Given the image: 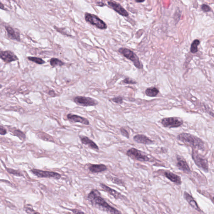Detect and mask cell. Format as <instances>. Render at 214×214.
Masks as SVG:
<instances>
[{
    "instance_id": "obj_5",
    "label": "cell",
    "mask_w": 214,
    "mask_h": 214,
    "mask_svg": "<svg viewBox=\"0 0 214 214\" xmlns=\"http://www.w3.org/2000/svg\"><path fill=\"white\" fill-rule=\"evenodd\" d=\"M192 156V158L198 167L202 169L204 171H208V163L206 159L195 150H193Z\"/></svg>"
},
{
    "instance_id": "obj_15",
    "label": "cell",
    "mask_w": 214,
    "mask_h": 214,
    "mask_svg": "<svg viewBox=\"0 0 214 214\" xmlns=\"http://www.w3.org/2000/svg\"><path fill=\"white\" fill-rule=\"evenodd\" d=\"M133 140L137 143L144 144H151L154 143L152 140L143 135L138 134L135 136Z\"/></svg>"
},
{
    "instance_id": "obj_13",
    "label": "cell",
    "mask_w": 214,
    "mask_h": 214,
    "mask_svg": "<svg viewBox=\"0 0 214 214\" xmlns=\"http://www.w3.org/2000/svg\"><path fill=\"white\" fill-rule=\"evenodd\" d=\"M5 28L8 34V36L10 39L18 42L21 41L20 34L18 31L16 30L10 26H6Z\"/></svg>"
},
{
    "instance_id": "obj_27",
    "label": "cell",
    "mask_w": 214,
    "mask_h": 214,
    "mask_svg": "<svg viewBox=\"0 0 214 214\" xmlns=\"http://www.w3.org/2000/svg\"><path fill=\"white\" fill-rule=\"evenodd\" d=\"M6 169L9 174H12L17 176V177H24V175L19 171L6 167Z\"/></svg>"
},
{
    "instance_id": "obj_18",
    "label": "cell",
    "mask_w": 214,
    "mask_h": 214,
    "mask_svg": "<svg viewBox=\"0 0 214 214\" xmlns=\"http://www.w3.org/2000/svg\"><path fill=\"white\" fill-rule=\"evenodd\" d=\"M100 186H101V188L103 189V190H105V191L107 192L108 193L113 196L115 199H118L122 198V195H121V194L116 191L114 190V189L110 188V187H108V186H106V185L103 184H100Z\"/></svg>"
},
{
    "instance_id": "obj_33",
    "label": "cell",
    "mask_w": 214,
    "mask_h": 214,
    "mask_svg": "<svg viewBox=\"0 0 214 214\" xmlns=\"http://www.w3.org/2000/svg\"><path fill=\"white\" fill-rule=\"evenodd\" d=\"M1 135H5L7 133V130L2 125L1 126V132H0Z\"/></svg>"
},
{
    "instance_id": "obj_28",
    "label": "cell",
    "mask_w": 214,
    "mask_h": 214,
    "mask_svg": "<svg viewBox=\"0 0 214 214\" xmlns=\"http://www.w3.org/2000/svg\"><path fill=\"white\" fill-rule=\"evenodd\" d=\"M24 210H25V211L26 212V213H39L36 212L33 209L31 205H29V204H27L26 206L24 207Z\"/></svg>"
},
{
    "instance_id": "obj_21",
    "label": "cell",
    "mask_w": 214,
    "mask_h": 214,
    "mask_svg": "<svg viewBox=\"0 0 214 214\" xmlns=\"http://www.w3.org/2000/svg\"><path fill=\"white\" fill-rule=\"evenodd\" d=\"M159 93V90L157 88L155 87H150L145 90L146 95L149 97H155Z\"/></svg>"
},
{
    "instance_id": "obj_23",
    "label": "cell",
    "mask_w": 214,
    "mask_h": 214,
    "mask_svg": "<svg viewBox=\"0 0 214 214\" xmlns=\"http://www.w3.org/2000/svg\"><path fill=\"white\" fill-rule=\"evenodd\" d=\"M50 64L53 67H55L56 66L60 67V66H63L65 63L58 58H52L50 60Z\"/></svg>"
},
{
    "instance_id": "obj_36",
    "label": "cell",
    "mask_w": 214,
    "mask_h": 214,
    "mask_svg": "<svg viewBox=\"0 0 214 214\" xmlns=\"http://www.w3.org/2000/svg\"><path fill=\"white\" fill-rule=\"evenodd\" d=\"M98 6H105V4H104V3H103V2H99L98 3Z\"/></svg>"
},
{
    "instance_id": "obj_25",
    "label": "cell",
    "mask_w": 214,
    "mask_h": 214,
    "mask_svg": "<svg viewBox=\"0 0 214 214\" xmlns=\"http://www.w3.org/2000/svg\"><path fill=\"white\" fill-rule=\"evenodd\" d=\"M200 44V41L198 40H195L192 43L191 46L190 51L192 53H195L198 52V45Z\"/></svg>"
},
{
    "instance_id": "obj_38",
    "label": "cell",
    "mask_w": 214,
    "mask_h": 214,
    "mask_svg": "<svg viewBox=\"0 0 214 214\" xmlns=\"http://www.w3.org/2000/svg\"><path fill=\"white\" fill-rule=\"evenodd\" d=\"M1 9H4V6L2 3H1Z\"/></svg>"
},
{
    "instance_id": "obj_35",
    "label": "cell",
    "mask_w": 214,
    "mask_h": 214,
    "mask_svg": "<svg viewBox=\"0 0 214 214\" xmlns=\"http://www.w3.org/2000/svg\"><path fill=\"white\" fill-rule=\"evenodd\" d=\"M48 94L51 96L54 97L56 95V94L55 93L54 91L53 90H50L48 91Z\"/></svg>"
},
{
    "instance_id": "obj_19",
    "label": "cell",
    "mask_w": 214,
    "mask_h": 214,
    "mask_svg": "<svg viewBox=\"0 0 214 214\" xmlns=\"http://www.w3.org/2000/svg\"><path fill=\"white\" fill-rule=\"evenodd\" d=\"M89 171L92 173H99L107 169V166L104 164H91L89 167Z\"/></svg>"
},
{
    "instance_id": "obj_39",
    "label": "cell",
    "mask_w": 214,
    "mask_h": 214,
    "mask_svg": "<svg viewBox=\"0 0 214 214\" xmlns=\"http://www.w3.org/2000/svg\"><path fill=\"white\" fill-rule=\"evenodd\" d=\"M209 113L211 116H212L214 118V113H213L211 112H210Z\"/></svg>"
},
{
    "instance_id": "obj_11",
    "label": "cell",
    "mask_w": 214,
    "mask_h": 214,
    "mask_svg": "<svg viewBox=\"0 0 214 214\" xmlns=\"http://www.w3.org/2000/svg\"><path fill=\"white\" fill-rule=\"evenodd\" d=\"M107 4L110 8L122 16L127 17L129 15L127 11L120 4L116 2L113 1H109L107 2Z\"/></svg>"
},
{
    "instance_id": "obj_24",
    "label": "cell",
    "mask_w": 214,
    "mask_h": 214,
    "mask_svg": "<svg viewBox=\"0 0 214 214\" xmlns=\"http://www.w3.org/2000/svg\"><path fill=\"white\" fill-rule=\"evenodd\" d=\"M107 180H110L114 184H118L120 186H125V184L122 180H120L116 177H113L111 176H109L108 177H106Z\"/></svg>"
},
{
    "instance_id": "obj_32",
    "label": "cell",
    "mask_w": 214,
    "mask_h": 214,
    "mask_svg": "<svg viewBox=\"0 0 214 214\" xmlns=\"http://www.w3.org/2000/svg\"><path fill=\"white\" fill-rule=\"evenodd\" d=\"M123 83L128 84H136V82L133 81V80L129 78H126L123 81Z\"/></svg>"
},
{
    "instance_id": "obj_3",
    "label": "cell",
    "mask_w": 214,
    "mask_h": 214,
    "mask_svg": "<svg viewBox=\"0 0 214 214\" xmlns=\"http://www.w3.org/2000/svg\"><path fill=\"white\" fill-rule=\"evenodd\" d=\"M119 51L121 54L123 55V56L133 62L135 66L138 69H141L143 68V65L140 62L139 58L135 53L130 49L121 48L119 49Z\"/></svg>"
},
{
    "instance_id": "obj_10",
    "label": "cell",
    "mask_w": 214,
    "mask_h": 214,
    "mask_svg": "<svg viewBox=\"0 0 214 214\" xmlns=\"http://www.w3.org/2000/svg\"><path fill=\"white\" fill-rule=\"evenodd\" d=\"M0 57L2 60L6 63H9L19 60L18 58L14 53L9 50L4 51H1Z\"/></svg>"
},
{
    "instance_id": "obj_22",
    "label": "cell",
    "mask_w": 214,
    "mask_h": 214,
    "mask_svg": "<svg viewBox=\"0 0 214 214\" xmlns=\"http://www.w3.org/2000/svg\"><path fill=\"white\" fill-rule=\"evenodd\" d=\"M10 131L13 134V136L18 137L22 141H24L26 139V135L20 130L15 129L13 130H10Z\"/></svg>"
},
{
    "instance_id": "obj_4",
    "label": "cell",
    "mask_w": 214,
    "mask_h": 214,
    "mask_svg": "<svg viewBox=\"0 0 214 214\" xmlns=\"http://www.w3.org/2000/svg\"><path fill=\"white\" fill-rule=\"evenodd\" d=\"M85 18L86 22L93 26H95L99 29L104 30L107 28L106 24L95 15L86 13Z\"/></svg>"
},
{
    "instance_id": "obj_8",
    "label": "cell",
    "mask_w": 214,
    "mask_h": 214,
    "mask_svg": "<svg viewBox=\"0 0 214 214\" xmlns=\"http://www.w3.org/2000/svg\"><path fill=\"white\" fill-rule=\"evenodd\" d=\"M74 101L77 105L84 107L95 106L98 104L96 100L89 97L78 96L75 97Z\"/></svg>"
},
{
    "instance_id": "obj_16",
    "label": "cell",
    "mask_w": 214,
    "mask_h": 214,
    "mask_svg": "<svg viewBox=\"0 0 214 214\" xmlns=\"http://www.w3.org/2000/svg\"><path fill=\"white\" fill-rule=\"evenodd\" d=\"M80 138L83 144L87 145L92 149L97 150H99V148L97 144L87 137L85 136H80Z\"/></svg>"
},
{
    "instance_id": "obj_20",
    "label": "cell",
    "mask_w": 214,
    "mask_h": 214,
    "mask_svg": "<svg viewBox=\"0 0 214 214\" xmlns=\"http://www.w3.org/2000/svg\"><path fill=\"white\" fill-rule=\"evenodd\" d=\"M184 196L185 199L187 200V202H189V203L190 204L191 206L193 208L198 211L201 212V210L199 208L198 204H197V202L195 201L191 195L187 193L186 192H185L184 193Z\"/></svg>"
},
{
    "instance_id": "obj_40",
    "label": "cell",
    "mask_w": 214,
    "mask_h": 214,
    "mask_svg": "<svg viewBox=\"0 0 214 214\" xmlns=\"http://www.w3.org/2000/svg\"><path fill=\"white\" fill-rule=\"evenodd\" d=\"M212 201H213V202L214 203V198H213Z\"/></svg>"
},
{
    "instance_id": "obj_6",
    "label": "cell",
    "mask_w": 214,
    "mask_h": 214,
    "mask_svg": "<svg viewBox=\"0 0 214 214\" xmlns=\"http://www.w3.org/2000/svg\"><path fill=\"white\" fill-rule=\"evenodd\" d=\"M128 156L133 160L141 162H148L150 159L143 152L135 148H131L127 152Z\"/></svg>"
},
{
    "instance_id": "obj_26",
    "label": "cell",
    "mask_w": 214,
    "mask_h": 214,
    "mask_svg": "<svg viewBox=\"0 0 214 214\" xmlns=\"http://www.w3.org/2000/svg\"><path fill=\"white\" fill-rule=\"evenodd\" d=\"M28 60L32 61L34 63H36L38 65H43L45 63V62L41 58L37 57H28Z\"/></svg>"
},
{
    "instance_id": "obj_37",
    "label": "cell",
    "mask_w": 214,
    "mask_h": 214,
    "mask_svg": "<svg viewBox=\"0 0 214 214\" xmlns=\"http://www.w3.org/2000/svg\"><path fill=\"white\" fill-rule=\"evenodd\" d=\"M135 1L137 3H143L145 1V0H135Z\"/></svg>"
},
{
    "instance_id": "obj_31",
    "label": "cell",
    "mask_w": 214,
    "mask_h": 214,
    "mask_svg": "<svg viewBox=\"0 0 214 214\" xmlns=\"http://www.w3.org/2000/svg\"><path fill=\"white\" fill-rule=\"evenodd\" d=\"M120 131H121V133L123 135V136L127 138V139L129 138V133H128V132L127 131L126 129H125L123 128H121V129H120Z\"/></svg>"
},
{
    "instance_id": "obj_9",
    "label": "cell",
    "mask_w": 214,
    "mask_h": 214,
    "mask_svg": "<svg viewBox=\"0 0 214 214\" xmlns=\"http://www.w3.org/2000/svg\"><path fill=\"white\" fill-rule=\"evenodd\" d=\"M162 125L164 127L169 128H177L183 124L182 119L177 117L164 118L162 120Z\"/></svg>"
},
{
    "instance_id": "obj_30",
    "label": "cell",
    "mask_w": 214,
    "mask_h": 214,
    "mask_svg": "<svg viewBox=\"0 0 214 214\" xmlns=\"http://www.w3.org/2000/svg\"><path fill=\"white\" fill-rule=\"evenodd\" d=\"M112 101L113 102L119 104H121L123 103V98L121 97H117L112 99Z\"/></svg>"
},
{
    "instance_id": "obj_2",
    "label": "cell",
    "mask_w": 214,
    "mask_h": 214,
    "mask_svg": "<svg viewBox=\"0 0 214 214\" xmlns=\"http://www.w3.org/2000/svg\"><path fill=\"white\" fill-rule=\"evenodd\" d=\"M177 138L184 144L191 147L202 150L204 149V142L195 136L190 134L182 133L179 135Z\"/></svg>"
},
{
    "instance_id": "obj_14",
    "label": "cell",
    "mask_w": 214,
    "mask_h": 214,
    "mask_svg": "<svg viewBox=\"0 0 214 214\" xmlns=\"http://www.w3.org/2000/svg\"><path fill=\"white\" fill-rule=\"evenodd\" d=\"M177 166L178 168L181 170L187 172L190 171V168L187 164V162L183 158L181 157L180 156L177 157Z\"/></svg>"
},
{
    "instance_id": "obj_12",
    "label": "cell",
    "mask_w": 214,
    "mask_h": 214,
    "mask_svg": "<svg viewBox=\"0 0 214 214\" xmlns=\"http://www.w3.org/2000/svg\"><path fill=\"white\" fill-rule=\"evenodd\" d=\"M67 118L68 120L73 123H80L86 125H89V121L86 118L76 115L68 114L67 115Z\"/></svg>"
},
{
    "instance_id": "obj_29",
    "label": "cell",
    "mask_w": 214,
    "mask_h": 214,
    "mask_svg": "<svg viewBox=\"0 0 214 214\" xmlns=\"http://www.w3.org/2000/svg\"><path fill=\"white\" fill-rule=\"evenodd\" d=\"M201 9H202V10H203L204 12H210V11H211V8L210 7L208 6V5H206V4H202L201 6Z\"/></svg>"
},
{
    "instance_id": "obj_17",
    "label": "cell",
    "mask_w": 214,
    "mask_h": 214,
    "mask_svg": "<svg viewBox=\"0 0 214 214\" xmlns=\"http://www.w3.org/2000/svg\"><path fill=\"white\" fill-rule=\"evenodd\" d=\"M164 175L171 182L176 183V184H180L182 183L180 177L173 173L170 171H165L164 173Z\"/></svg>"
},
{
    "instance_id": "obj_7",
    "label": "cell",
    "mask_w": 214,
    "mask_h": 214,
    "mask_svg": "<svg viewBox=\"0 0 214 214\" xmlns=\"http://www.w3.org/2000/svg\"><path fill=\"white\" fill-rule=\"evenodd\" d=\"M30 171L35 175L40 178H52L59 180L61 177V174L55 172L45 171L35 169L31 170Z\"/></svg>"
},
{
    "instance_id": "obj_34",
    "label": "cell",
    "mask_w": 214,
    "mask_h": 214,
    "mask_svg": "<svg viewBox=\"0 0 214 214\" xmlns=\"http://www.w3.org/2000/svg\"><path fill=\"white\" fill-rule=\"evenodd\" d=\"M71 210L72 212L73 213H75V214L84 213V212H83L81 211V210H78L72 209V210Z\"/></svg>"
},
{
    "instance_id": "obj_1",
    "label": "cell",
    "mask_w": 214,
    "mask_h": 214,
    "mask_svg": "<svg viewBox=\"0 0 214 214\" xmlns=\"http://www.w3.org/2000/svg\"><path fill=\"white\" fill-rule=\"evenodd\" d=\"M87 199L92 205L100 210L108 213L120 214L117 210L110 206L101 196V194L96 189H93L87 196Z\"/></svg>"
}]
</instances>
